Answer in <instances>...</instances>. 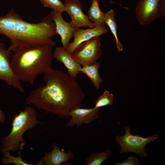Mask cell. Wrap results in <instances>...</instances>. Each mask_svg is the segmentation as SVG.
Here are the masks:
<instances>
[{"label":"cell","mask_w":165,"mask_h":165,"mask_svg":"<svg viewBox=\"0 0 165 165\" xmlns=\"http://www.w3.org/2000/svg\"><path fill=\"white\" fill-rule=\"evenodd\" d=\"M74 156L72 152H65L61 150L55 143L53 145L52 151L50 153L46 152L38 163L39 165H60L72 159Z\"/></svg>","instance_id":"obj_14"},{"label":"cell","mask_w":165,"mask_h":165,"mask_svg":"<svg viewBox=\"0 0 165 165\" xmlns=\"http://www.w3.org/2000/svg\"><path fill=\"white\" fill-rule=\"evenodd\" d=\"M25 143L20 144L19 151V156L17 157H14L11 155L9 151L3 153V156L1 158L2 163L5 165H8L10 163H13L16 165H39L37 164H31L26 163L22 160L21 156V152Z\"/></svg>","instance_id":"obj_18"},{"label":"cell","mask_w":165,"mask_h":165,"mask_svg":"<svg viewBox=\"0 0 165 165\" xmlns=\"http://www.w3.org/2000/svg\"><path fill=\"white\" fill-rule=\"evenodd\" d=\"M62 13L52 10L49 14L55 24L56 32L60 36L62 47L66 49L75 31L77 29L73 27L69 22L65 21Z\"/></svg>","instance_id":"obj_11"},{"label":"cell","mask_w":165,"mask_h":165,"mask_svg":"<svg viewBox=\"0 0 165 165\" xmlns=\"http://www.w3.org/2000/svg\"><path fill=\"white\" fill-rule=\"evenodd\" d=\"M100 37H95L80 44L71 54L82 66L92 64L102 55Z\"/></svg>","instance_id":"obj_6"},{"label":"cell","mask_w":165,"mask_h":165,"mask_svg":"<svg viewBox=\"0 0 165 165\" xmlns=\"http://www.w3.org/2000/svg\"><path fill=\"white\" fill-rule=\"evenodd\" d=\"M43 80L45 84L31 90L25 104L62 118L68 117L71 111L81 107L85 95L75 78L52 68L44 74Z\"/></svg>","instance_id":"obj_1"},{"label":"cell","mask_w":165,"mask_h":165,"mask_svg":"<svg viewBox=\"0 0 165 165\" xmlns=\"http://www.w3.org/2000/svg\"><path fill=\"white\" fill-rule=\"evenodd\" d=\"M12 56V51L5 48L4 43L0 42V80L4 81L8 85L24 93V89L21 82L14 74L11 67Z\"/></svg>","instance_id":"obj_7"},{"label":"cell","mask_w":165,"mask_h":165,"mask_svg":"<svg viewBox=\"0 0 165 165\" xmlns=\"http://www.w3.org/2000/svg\"><path fill=\"white\" fill-rule=\"evenodd\" d=\"M114 95L107 90H105L96 100L94 108H96L110 105L112 104Z\"/></svg>","instance_id":"obj_20"},{"label":"cell","mask_w":165,"mask_h":165,"mask_svg":"<svg viewBox=\"0 0 165 165\" xmlns=\"http://www.w3.org/2000/svg\"><path fill=\"white\" fill-rule=\"evenodd\" d=\"M6 120V116L0 108V123H3Z\"/></svg>","instance_id":"obj_24"},{"label":"cell","mask_w":165,"mask_h":165,"mask_svg":"<svg viewBox=\"0 0 165 165\" xmlns=\"http://www.w3.org/2000/svg\"><path fill=\"white\" fill-rule=\"evenodd\" d=\"M14 24L8 48L15 52L19 50L50 45L53 47V39L58 35L55 24L50 15L44 17L37 23L27 22L18 13L14 16Z\"/></svg>","instance_id":"obj_2"},{"label":"cell","mask_w":165,"mask_h":165,"mask_svg":"<svg viewBox=\"0 0 165 165\" xmlns=\"http://www.w3.org/2000/svg\"><path fill=\"white\" fill-rule=\"evenodd\" d=\"M112 151L107 149L100 153H92L87 158L85 165H100L105 160L108 159Z\"/></svg>","instance_id":"obj_19"},{"label":"cell","mask_w":165,"mask_h":165,"mask_svg":"<svg viewBox=\"0 0 165 165\" xmlns=\"http://www.w3.org/2000/svg\"><path fill=\"white\" fill-rule=\"evenodd\" d=\"M64 5L65 11L71 18L69 23L73 27L78 29L81 27H95L87 16L83 13V6L79 0H65Z\"/></svg>","instance_id":"obj_9"},{"label":"cell","mask_w":165,"mask_h":165,"mask_svg":"<svg viewBox=\"0 0 165 165\" xmlns=\"http://www.w3.org/2000/svg\"><path fill=\"white\" fill-rule=\"evenodd\" d=\"M104 21L109 27L112 34L114 37L118 51L121 52L123 49V45L118 39L117 35V24L115 18V11L111 9L105 13Z\"/></svg>","instance_id":"obj_17"},{"label":"cell","mask_w":165,"mask_h":165,"mask_svg":"<svg viewBox=\"0 0 165 165\" xmlns=\"http://www.w3.org/2000/svg\"><path fill=\"white\" fill-rule=\"evenodd\" d=\"M91 4L87 13L88 19L94 24L95 27L105 25V13L99 7V0H91Z\"/></svg>","instance_id":"obj_16"},{"label":"cell","mask_w":165,"mask_h":165,"mask_svg":"<svg viewBox=\"0 0 165 165\" xmlns=\"http://www.w3.org/2000/svg\"><path fill=\"white\" fill-rule=\"evenodd\" d=\"M44 6L52 10L63 13L65 12V7L61 0H40Z\"/></svg>","instance_id":"obj_21"},{"label":"cell","mask_w":165,"mask_h":165,"mask_svg":"<svg viewBox=\"0 0 165 165\" xmlns=\"http://www.w3.org/2000/svg\"><path fill=\"white\" fill-rule=\"evenodd\" d=\"M91 1V0H90Z\"/></svg>","instance_id":"obj_25"},{"label":"cell","mask_w":165,"mask_h":165,"mask_svg":"<svg viewBox=\"0 0 165 165\" xmlns=\"http://www.w3.org/2000/svg\"><path fill=\"white\" fill-rule=\"evenodd\" d=\"M100 108H83L81 107L75 108L69 113L71 118L65 125L66 127L76 126L78 127L83 124H88L98 117Z\"/></svg>","instance_id":"obj_12"},{"label":"cell","mask_w":165,"mask_h":165,"mask_svg":"<svg viewBox=\"0 0 165 165\" xmlns=\"http://www.w3.org/2000/svg\"><path fill=\"white\" fill-rule=\"evenodd\" d=\"M100 63L96 62L91 65L82 66L80 72L86 75L90 79L94 87L99 90L101 84L104 82L103 80L100 77L98 69Z\"/></svg>","instance_id":"obj_15"},{"label":"cell","mask_w":165,"mask_h":165,"mask_svg":"<svg viewBox=\"0 0 165 165\" xmlns=\"http://www.w3.org/2000/svg\"><path fill=\"white\" fill-rule=\"evenodd\" d=\"M125 132L123 135L116 136L117 144L121 146L119 153L122 154L132 152L142 157L148 156L145 148L146 145L157 139L158 135L155 134L147 138H144L138 135L131 134L130 129L128 127H125Z\"/></svg>","instance_id":"obj_5"},{"label":"cell","mask_w":165,"mask_h":165,"mask_svg":"<svg viewBox=\"0 0 165 165\" xmlns=\"http://www.w3.org/2000/svg\"><path fill=\"white\" fill-rule=\"evenodd\" d=\"M53 54L54 58L64 64L67 69V73L71 77L75 78L80 73L82 66L72 58L66 49L63 47H56Z\"/></svg>","instance_id":"obj_13"},{"label":"cell","mask_w":165,"mask_h":165,"mask_svg":"<svg viewBox=\"0 0 165 165\" xmlns=\"http://www.w3.org/2000/svg\"><path fill=\"white\" fill-rule=\"evenodd\" d=\"M37 113L32 107L27 106L14 116L10 133L2 140L0 151L1 153L10 151H17L20 144L25 143L23 138L24 133L41 122L37 119Z\"/></svg>","instance_id":"obj_4"},{"label":"cell","mask_w":165,"mask_h":165,"mask_svg":"<svg viewBox=\"0 0 165 165\" xmlns=\"http://www.w3.org/2000/svg\"><path fill=\"white\" fill-rule=\"evenodd\" d=\"M160 0H139L136 5V18L141 25L149 24L161 16Z\"/></svg>","instance_id":"obj_8"},{"label":"cell","mask_w":165,"mask_h":165,"mask_svg":"<svg viewBox=\"0 0 165 165\" xmlns=\"http://www.w3.org/2000/svg\"><path fill=\"white\" fill-rule=\"evenodd\" d=\"M53 48L47 45L22 49L14 52L11 59L14 74L21 82L34 84L38 76L52 68Z\"/></svg>","instance_id":"obj_3"},{"label":"cell","mask_w":165,"mask_h":165,"mask_svg":"<svg viewBox=\"0 0 165 165\" xmlns=\"http://www.w3.org/2000/svg\"><path fill=\"white\" fill-rule=\"evenodd\" d=\"M160 8L161 16L163 17L165 16V0H160Z\"/></svg>","instance_id":"obj_23"},{"label":"cell","mask_w":165,"mask_h":165,"mask_svg":"<svg viewBox=\"0 0 165 165\" xmlns=\"http://www.w3.org/2000/svg\"><path fill=\"white\" fill-rule=\"evenodd\" d=\"M140 163L138 160L133 157H130L123 162H119L116 165H139Z\"/></svg>","instance_id":"obj_22"},{"label":"cell","mask_w":165,"mask_h":165,"mask_svg":"<svg viewBox=\"0 0 165 165\" xmlns=\"http://www.w3.org/2000/svg\"><path fill=\"white\" fill-rule=\"evenodd\" d=\"M108 31L105 26L88 28L85 29H76L74 31L73 37L74 40L69 42L66 50L70 54L72 53L77 47L83 42L96 37H100Z\"/></svg>","instance_id":"obj_10"}]
</instances>
